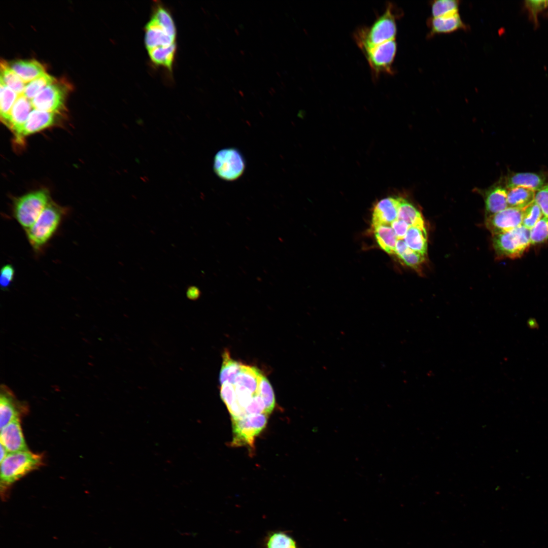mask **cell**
Here are the masks:
<instances>
[{"instance_id":"d4e9b609","label":"cell","mask_w":548,"mask_h":548,"mask_svg":"<svg viewBox=\"0 0 548 548\" xmlns=\"http://www.w3.org/2000/svg\"><path fill=\"white\" fill-rule=\"evenodd\" d=\"M176 44L166 47H159L148 51L150 60L157 66H161L169 71L172 70L176 52Z\"/></svg>"},{"instance_id":"836d02e7","label":"cell","mask_w":548,"mask_h":548,"mask_svg":"<svg viewBox=\"0 0 548 548\" xmlns=\"http://www.w3.org/2000/svg\"><path fill=\"white\" fill-rule=\"evenodd\" d=\"M543 216L540 207L534 201L523 209L522 225L530 230Z\"/></svg>"},{"instance_id":"8fae6325","label":"cell","mask_w":548,"mask_h":548,"mask_svg":"<svg viewBox=\"0 0 548 548\" xmlns=\"http://www.w3.org/2000/svg\"><path fill=\"white\" fill-rule=\"evenodd\" d=\"M25 404L19 401L12 391L6 385L1 386L0 428L1 429L27 410Z\"/></svg>"},{"instance_id":"7c38bea8","label":"cell","mask_w":548,"mask_h":548,"mask_svg":"<svg viewBox=\"0 0 548 548\" xmlns=\"http://www.w3.org/2000/svg\"><path fill=\"white\" fill-rule=\"evenodd\" d=\"M145 43L147 51L176 44V32H173L150 18L145 27Z\"/></svg>"},{"instance_id":"ac0fdd59","label":"cell","mask_w":548,"mask_h":548,"mask_svg":"<svg viewBox=\"0 0 548 548\" xmlns=\"http://www.w3.org/2000/svg\"><path fill=\"white\" fill-rule=\"evenodd\" d=\"M430 35L448 33L460 29H466L459 13L431 18L429 20Z\"/></svg>"},{"instance_id":"60d3db41","label":"cell","mask_w":548,"mask_h":548,"mask_svg":"<svg viewBox=\"0 0 548 548\" xmlns=\"http://www.w3.org/2000/svg\"><path fill=\"white\" fill-rule=\"evenodd\" d=\"M391 226L396 234L397 239H404L409 227L405 222L398 219L394 221L391 224Z\"/></svg>"},{"instance_id":"e575fe53","label":"cell","mask_w":548,"mask_h":548,"mask_svg":"<svg viewBox=\"0 0 548 548\" xmlns=\"http://www.w3.org/2000/svg\"><path fill=\"white\" fill-rule=\"evenodd\" d=\"M531 244L542 243L548 239V218L543 216L530 229Z\"/></svg>"},{"instance_id":"f6af8a7d","label":"cell","mask_w":548,"mask_h":548,"mask_svg":"<svg viewBox=\"0 0 548 548\" xmlns=\"http://www.w3.org/2000/svg\"><path fill=\"white\" fill-rule=\"evenodd\" d=\"M546 2L547 7L548 8V1H546Z\"/></svg>"},{"instance_id":"ffe728a7","label":"cell","mask_w":548,"mask_h":548,"mask_svg":"<svg viewBox=\"0 0 548 548\" xmlns=\"http://www.w3.org/2000/svg\"><path fill=\"white\" fill-rule=\"evenodd\" d=\"M10 65L25 83L46 73L43 65L35 60H17L12 62Z\"/></svg>"},{"instance_id":"7402d4cb","label":"cell","mask_w":548,"mask_h":548,"mask_svg":"<svg viewBox=\"0 0 548 548\" xmlns=\"http://www.w3.org/2000/svg\"><path fill=\"white\" fill-rule=\"evenodd\" d=\"M535 192L522 187L507 189L508 207L524 209L534 201Z\"/></svg>"},{"instance_id":"484cf974","label":"cell","mask_w":548,"mask_h":548,"mask_svg":"<svg viewBox=\"0 0 548 548\" xmlns=\"http://www.w3.org/2000/svg\"><path fill=\"white\" fill-rule=\"evenodd\" d=\"M0 83L6 85L19 95L23 94L25 83L5 61L1 62Z\"/></svg>"},{"instance_id":"f1b7e54d","label":"cell","mask_w":548,"mask_h":548,"mask_svg":"<svg viewBox=\"0 0 548 548\" xmlns=\"http://www.w3.org/2000/svg\"><path fill=\"white\" fill-rule=\"evenodd\" d=\"M242 365L233 360L228 351H225L223 354V362L220 372L219 379L221 384L226 382L233 384L235 378L241 371Z\"/></svg>"},{"instance_id":"8992f818","label":"cell","mask_w":548,"mask_h":548,"mask_svg":"<svg viewBox=\"0 0 548 548\" xmlns=\"http://www.w3.org/2000/svg\"><path fill=\"white\" fill-rule=\"evenodd\" d=\"M267 418V415L261 414L231 419L233 434L231 445L253 448L255 438L266 426Z\"/></svg>"},{"instance_id":"cb8c5ba5","label":"cell","mask_w":548,"mask_h":548,"mask_svg":"<svg viewBox=\"0 0 548 548\" xmlns=\"http://www.w3.org/2000/svg\"><path fill=\"white\" fill-rule=\"evenodd\" d=\"M404 240L408 248L425 256L427 250L426 229L409 226Z\"/></svg>"},{"instance_id":"6da1fadb","label":"cell","mask_w":548,"mask_h":548,"mask_svg":"<svg viewBox=\"0 0 548 548\" xmlns=\"http://www.w3.org/2000/svg\"><path fill=\"white\" fill-rule=\"evenodd\" d=\"M393 4L389 3L384 13L369 26L358 28L354 33V40L363 53L387 41L396 39V20L401 15Z\"/></svg>"},{"instance_id":"2e32d148","label":"cell","mask_w":548,"mask_h":548,"mask_svg":"<svg viewBox=\"0 0 548 548\" xmlns=\"http://www.w3.org/2000/svg\"><path fill=\"white\" fill-rule=\"evenodd\" d=\"M33 106L31 100L21 94L14 104L6 126L16 134L26 121Z\"/></svg>"},{"instance_id":"52a82bcc","label":"cell","mask_w":548,"mask_h":548,"mask_svg":"<svg viewBox=\"0 0 548 548\" xmlns=\"http://www.w3.org/2000/svg\"><path fill=\"white\" fill-rule=\"evenodd\" d=\"M213 168L215 174L220 179L234 181L244 173L245 161L238 150L233 148H224L216 154Z\"/></svg>"},{"instance_id":"44dd1931","label":"cell","mask_w":548,"mask_h":548,"mask_svg":"<svg viewBox=\"0 0 548 548\" xmlns=\"http://www.w3.org/2000/svg\"><path fill=\"white\" fill-rule=\"evenodd\" d=\"M262 374L255 367L242 365L240 372L235 378L233 385L244 387L254 395L259 394L258 388Z\"/></svg>"},{"instance_id":"74e56055","label":"cell","mask_w":548,"mask_h":548,"mask_svg":"<svg viewBox=\"0 0 548 548\" xmlns=\"http://www.w3.org/2000/svg\"><path fill=\"white\" fill-rule=\"evenodd\" d=\"M525 5L536 26L538 25V13L547 7L546 1H526Z\"/></svg>"},{"instance_id":"7a4b0ae2","label":"cell","mask_w":548,"mask_h":548,"mask_svg":"<svg viewBox=\"0 0 548 548\" xmlns=\"http://www.w3.org/2000/svg\"><path fill=\"white\" fill-rule=\"evenodd\" d=\"M65 211L50 201L35 222L25 230L28 242L35 252H40L55 233Z\"/></svg>"},{"instance_id":"1f68e13d","label":"cell","mask_w":548,"mask_h":548,"mask_svg":"<svg viewBox=\"0 0 548 548\" xmlns=\"http://www.w3.org/2000/svg\"><path fill=\"white\" fill-rule=\"evenodd\" d=\"M459 2L455 0L434 1L431 4L432 18L458 13Z\"/></svg>"},{"instance_id":"5bb4252c","label":"cell","mask_w":548,"mask_h":548,"mask_svg":"<svg viewBox=\"0 0 548 548\" xmlns=\"http://www.w3.org/2000/svg\"><path fill=\"white\" fill-rule=\"evenodd\" d=\"M56 114L34 109L25 123L15 134L16 140L20 142L26 136L52 126L56 122Z\"/></svg>"},{"instance_id":"d590c367","label":"cell","mask_w":548,"mask_h":548,"mask_svg":"<svg viewBox=\"0 0 548 548\" xmlns=\"http://www.w3.org/2000/svg\"><path fill=\"white\" fill-rule=\"evenodd\" d=\"M405 265L419 270L425 260V256L409 248L398 257Z\"/></svg>"},{"instance_id":"8d00e7d4","label":"cell","mask_w":548,"mask_h":548,"mask_svg":"<svg viewBox=\"0 0 548 548\" xmlns=\"http://www.w3.org/2000/svg\"><path fill=\"white\" fill-rule=\"evenodd\" d=\"M15 276V269L12 265L8 264L3 266L0 271V286L3 290H7L12 284Z\"/></svg>"},{"instance_id":"ba28073f","label":"cell","mask_w":548,"mask_h":548,"mask_svg":"<svg viewBox=\"0 0 548 548\" xmlns=\"http://www.w3.org/2000/svg\"><path fill=\"white\" fill-rule=\"evenodd\" d=\"M397 52L396 39L375 46L363 52L373 76L394 73L393 64Z\"/></svg>"},{"instance_id":"d6a6232c","label":"cell","mask_w":548,"mask_h":548,"mask_svg":"<svg viewBox=\"0 0 548 548\" xmlns=\"http://www.w3.org/2000/svg\"><path fill=\"white\" fill-rule=\"evenodd\" d=\"M259 394L263 399L267 415L270 414L273 409L276 400L274 392L269 381L263 374L261 375L258 388Z\"/></svg>"},{"instance_id":"e0dca14e","label":"cell","mask_w":548,"mask_h":548,"mask_svg":"<svg viewBox=\"0 0 548 548\" xmlns=\"http://www.w3.org/2000/svg\"><path fill=\"white\" fill-rule=\"evenodd\" d=\"M507 189L501 185H495L484 193L486 217H488L508 208Z\"/></svg>"},{"instance_id":"f35d334b","label":"cell","mask_w":548,"mask_h":548,"mask_svg":"<svg viewBox=\"0 0 548 548\" xmlns=\"http://www.w3.org/2000/svg\"><path fill=\"white\" fill-rule=\"evenodd\" d=\"M534 201L540 207L543 216L548 218V184L535 192Z\"/></svg>"},{"instance_id":"30bf717a","label":"cell","mask_w":548,"mask_h":548,"mask_svg":"<svg viewBox=\"0 0 548 548\" xmlns=\"http://www.w3.org/2000/svg\"><path fill=\"white\" fill-rule=\"evenodd\" d=\"M523 209L509 208L486 218V225L492 235L509 231L522 225Z\"/></svg>"},{"instance_id":"9c48e42d","label":"cell","mask_w":548,"mask_h":548,"mask_svg":"<svg viewBox=\"0 0 548 548\" xmlns=\"http://www.w3.org/2000/svg\"><path fill=\"white\" fill-rule=\"evenodd\" d=\"M66 89L64 85L56 81L47 86L31 100L33 108L56 114L60 112L64 108Z\"/></svg>"},{"instance_id":"ee69618b","label":"cell","mask_w":548,"mask_h":548,"mask_svg":"<svg viewBox=\"0 0 548 548\" xmlns=\"http://www.w3.org/2000/svg\"><path fill=\"white\" fill-rule=\"evenodd\" d=\"M8 454V452H7L6 449L2 444H1V462L3 460V459L6 457Z\"/></svg>"},{"instance_id":"3957f363","label":"cell","mask_w":548,"mask_h":548,"mask_svg":"<svg viewBox=\"0 0 548 548\" xmlns=\"http://www.w3.org/2000/svg\"><path fill=\"white\" fill-rule=\"evenodd\" d=\"M42 455L30 451L8 453L1 462V481L4 486L10 485L43 464Z\"/></svg>"},{"instance_id":"ab89813d","label":"cell","mask_w":548,"mask_h":548,"mask_svg":"<svg viewBox=\"0 0 548 548\" xmlns=\"http://www.w3.org/2000/svg\"><path fill=\"white\" fill-rule=\"evenodd\" d=\"M220 396L227 408L234 403L235 399V391L234 385L226 382L221 385Z\"/></svg>"},{"instance_id":"f546056e","label":"cell","mask_w":548,"mask_h":548,"mask_svg":"<svg viewBox=\"0 0 548 548\" xmlns=\"http://www.w3.org/2000/svg\"><path fill=\"white\" fill-rule=\"evenodd\" d=\"M265 548H298L296 541L288 532L276 531L269 532L265 539Z\"/></svg>"},{"instance_id":"4dcf8cb0","label":"cell","mask_w":548,"mask_h":548,"mask_svg":"<svg viewBox=\"0 0 548 548\" xmlns=\"http://www.w3.org/2000/svg\"><path fill=\"white\" fill-rule=\"evenodd\" d=\"M55 82L54 77L45 73L26 83L22 95L31 100L46 87Z\"/></svg>"},{"instance_id":"d6986e66","label":"cell","mask_w":548,"mask_h":548,"mask_svg":"<svg viewBox=\"0 0 548 548\" xmlns=\"http://www.w3.org/2000/svg\"><path fill=\"white\" fill-rule=\"evenodd\" d=\"M545 185V179L543 176L532 173H515L509 176L505 181L507 189L522 187L536 191Z\"/></svg>"},{"instance_id":"9a60e30c","label":"cell","mask_w":548,"mask_h":548,"mask_svg":"<svg viewBox=\"0 0 548 548\" xmlns=\"http://www.w3.org/2000/svg\"><path fill=\"white\" fill-rule=\"evenodd\" d=\"M0 440L8 453L28 451L19 418L14 419L1 429Z\"/></svg>"},{"instance_id":"4fadbf2b","label":"cell","mask_w":548,"mask_h":548,"mask_svg":"<svg viewBox=\"0 0 548 548\" xmlns=\"http://www.w3.org/2000/svg\"><path fill=\"white\" fill-rule=\"evenodd\" d=\"M402 198L388 197L380 200L372 213L371 225L373 229L380 226H390L398 218Z\"/></svg>"},{"instance_id":"5b68a950","label":"cell","mask_w":548,"mask_h":548,"mask_svg":"<svg viewBox=\"0 0 548 548\" xmlns=\"http://www.w3.org/2000/svg\"><path fill=\"white\" fill-rule=\"evenodd\" d=\"M492 243L499 257L519 258L531 244L530 230L521 225L509 231L493 235Z\"/></svg>"},{"instance_id":"7bdbcfd3","label":"cell","mask_w":548,"mask_h":548,"mask_svg":"<svg viewBox=\"0 0 548 548\" xmlns=\"http://www.w3.org/2000/svg\"><path fill=\"white\" fill-rule=\"evenodd\" d=\"M408 248L404 239H397L395 248V254L398 257H400Z\"/></svg>"},{"instance_id":"603a6c76","label":"cell","mask_w":548,"mask_h":548,"mask_svg":"<svg viewBox=\"0 0 548 548\" xmlns=\"http://www.w3.org/2000/svg\"><path fill=\"white\" fill-rule=\"evenodd\" d=\"M398 219L405 222L409 226H415L426 229L421 213L411 203L402 198L399 209Z\"/></svg>"},{"instance_id":"83f0119b","label":"cell","mask_w":548,"mask_h":548,"mask_svg":"<svg viewBox=\"0 0 548 548\" xmlns=\"http://www.w3.org/2000/svg\"><path fill=\"white\" fill-rule=\"evenodd\" d=\"M19 95L6 85L0 83V112L2 121L6 125L11 109Z\"/></svg>"},{"instance_id":"b9f144b4","label":"cell","mask_w":548,"mask_h":548,"mask_svg":"<svg viewBox=\"0 0 548 548\" xmlns=\"http://www.w3.org/2000/svg\"><path fill=\"white\" fill-rule=\"evenodd\" d=\"M200 294L201 292L200 290L196 286H190L188 288L186 291L187 297L192 300H195L198 299Z\"/></svg>"},{"instance_id":"4316f807","label":"cell","mask_w":548,"mask_h":548,"mask_svg":"<svg viewBox=\"0 0 548 548\" xmlns=\"http://www.w3.org/2000/svg\"><path fill=\"white\" fill-rule=\"evenodd\" d=\"M374 233L379 246L389 254H395L397 238L390 226H380L375 228Z\"/></svg>"},{"instance_id":"277c9868","label":"cell","mask_w":548,"mask_h":548,"mask_svg":"<svg viewBox=\"0 0 548 548\" xmlns=\"http://www.w3.org/2000/svg\"><path fill=\"white\" fill-rule=\"evenodd\" d=\"M49 202V192L45 189L29 192L15 200L14 216L26 230L35 222Z\"/></svg>"}]
</instances>
